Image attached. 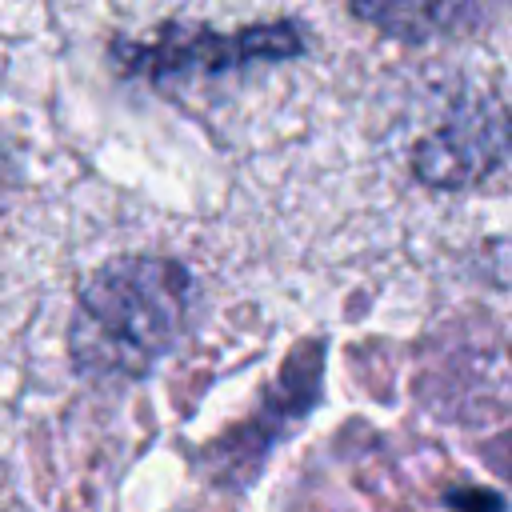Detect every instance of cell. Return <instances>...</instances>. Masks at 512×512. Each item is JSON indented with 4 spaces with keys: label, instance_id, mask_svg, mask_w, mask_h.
Wrapping results in <instances>:
<instances>
[{
    "label": "cell",
    "instance_id": "obj_6",
    "mask_svg": "<svg viewBox=\"0 0 512 512\" xmlns=\"http://www.w3.org/2000/svg\"><path fill=\"white\" fill-rule=\"evenodd\" d=\"M448 504H452L456 512H504V500H496L492 492H480V488H472V492H452Z\"/></svg>",
    "mask_w": 512,
    "mask_h": 512
},
{
    "label": "cell",
    "instance_id": "obj_1",
    "mask_svg": "<svg viewBox=\"0 0 512 512\" xmlns=\"http://www.w3.org/2000/svg\"><path fill=\"white\" fill-rule=\"evenodd\" d=\"M196 276L172 256H112L84 276L68 320V356L92 380L148 376L192 328Z\"/></svg>",
    "mask_w": 512,
    "mask_h": 512
},
{
    "label": "cell",
    "instance_id": "obj_3",
    "mask_svg": "<svg viewBox=\"0 0 512 512\" xmlns=\"http://www.w3.org/2000/svg\"><path fill=\"white\" fill-rule=\"evenodd\" d=\"M324 388V340L296 344L264 388L260 404L204 448V468L220 488H244L268 460V452L316 408Z\"/></svg>",
    "mask_w": 512,
    "mask_h": 512
},
{
    "label": "cell",
    "instance_id": "obj_5",
    "mask_svg": "<svg viewBox=\"0 0 512 512\" xmlns=\"http://www.w3.org/2000/svg\"><path fill=\"white\" fill-rule=\"evenodd\" d=\"M348 8L356 20L408 44L472 36L496 16V0H348Z\"/></svg>",
    "mask_w": 512,
    "mask_h": 512
},
{
    "label": "cell",
    "instance_id": "obj_8",
    "mask_svg": "<svg viewBox=\"0 0 512 512\" xmlns=\"http://www.w3.org/2000/svg\"><path fill=\"white\" fill-rule=\"evenodd\" d=\"M12 180H16V156H12V144L0 136V196L12 188Z\"/></svg>",
    "mask_w": 512,
    "mask_h": 512
},
{
    "label": "cell",
    "instance_id": "obj_2",
    "mask_svg": "<svg viewBox=\"0 0 512 512\" xmlns=\"http://www.w3.org/2000/svg\"><path fill=\"white\" fill-rule=\"evenodd\" d=\"M304 52L308 32L296 20H264L236 32H216L204 24H160L152 36H116L108 44V56L124 76L148 80L156 88L192 76H224L260 64H284Z\"/></svg>",
    "mask_w": 512,
    "mask_h": 512
},
{
    "label": "cell",
    "instance_id": "obj_4",
    "mask_svg": "<svg viewBox=\"0 0 512 512\" xmlns=\"http://www.w3.org/2000/svg\"><path fill=\"white\" fill-rule=\"evenodd\" d=\"M512 156V112L496 92L468 88L452 100L444 120L412 148V172L440 192L476 188Z\"/></svg>",
    "mask_w": 512,
    "mask_h": 512
},
{
    "label": "cell",
    "instance_id": "obj_7",
    "mask_svg": "<svg viewBox=\"0 0 512 512\" xmlns=\"http://www.w3.org/2000/svg\"><path fill=\"white\" fill-rule=\"evenodd\" d=\"M480 452H484V460H488V464H492V468H496L504 480H512V428H508L504 436L488 440Z\"/></svg>",
    "mask_w": 512,
    "mask_h": 512
}]
</instances>
